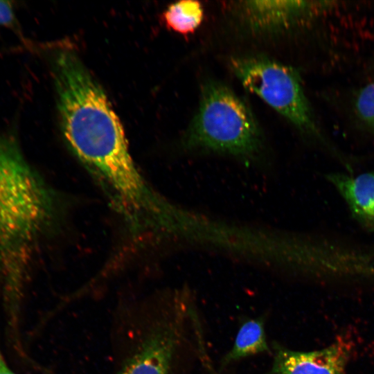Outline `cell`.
Instances as JSON below:
<instances>
[{
    "instance_id": "cell-1",
    "label": "cell",
    "mask_w": 374,
    "mask_h": 374,
    "mask_svg": "<svg viewBox=\"0 0 374 374\" xmlns=\"http://www.w3.org/2000/svg\"><path fill=\"white\" fill-rule=\"evenodd\" d=\"M54 79L61 128L71 151L101 184L117 211L132 213L148 208L154 190L136 168L105 93L71 50L56 55Z\"/></svg>"
},
{
    "instance_id": "cell-2",
    "label": "cell",
    "mask_w": 374,
    "mask_h": 374,
    "mask_svg": "<svg viewBox=\"0 0 374 374\" xmlns=\"http://www.w3.org/2000/svg\"><path fill=\"white\" fill-rule=\"evenodd\" d=\"M52 195L17 144L0 134V269L11 293L19 287L37 239L52 220Z\"/></svg>"
},
{
    "instance_id": "cell-3",
    "label": "cell",
    "mask_w": 374,
    "mask_h": 374,
    "mask_svg": "<svg viewBox=\"0 0 374 374\" xmlns=\"http://www.w3.org/2000/svg\"><path fill=\"white\" fill-rule=\"evenodd\" d=\"M186 148L229 155L257 163L264 150L258 123L245 102L224 84L202 89L197 112L184 137Z\"/></svg>"
},
{
    "instance_id": "cell-4",
    "label": "cell",
    "mask_w": 374,
    "mask_h": 374,
    "mask_svg": "<svg viewBox=\"0 0 374 374\" xmlns=\"http://www.w3.org/2000/svg\"><path fill=\"white\" fill-rule=\"evenodd\" d=\"M231 67L243 87L302 133L324 143L296 70L260 55L235 57Z\"/></svg>"
},
{
    "instance_id": "cell-5",
    "label": "cell",
    "mask_w": 374,
    "mask_h": 374,
    "mask_svg": "<svg viewBox=\"0 0 374 374\" xmlns=\"http://www.w3.org/2000/svg\"><path fill=\"white\" fill-rule=\"evenodd\" d=\"M186 312L181 305L171 317L157 323L127 360L120 374H169L182 339Z\"/></svg>"
},
{
    "instance_id": "cell-6",
    "label": "cell",
    "mask_w": 374,
    "mask_h": 374,
    "mask_svg": "<svg viewBox=\"0 0 374 374\" xmlns=\"http://www.w3.org/2000/svg\"><path fill=\"white\" fill-rule=\"evenodd\" d=\"M271 366L265 374H346L349 349L340 342L309 352L273 345Z\"/></svg>"
},
{
    "instance_id": "cell-7",
    "label": "cell",
    "mask_w": 374,
    "mask_h": 374,
    "mask_svg": "<svg viewBox=\"0 0 374 374\" xmlns=\"http://www.w3.org/2000/svg\"><path fill=\"white\" fill-rule=\"evenodd\" d=\"M326 6L324 2L251 1L240 2L239 10L251 27L265 32L292 26Z\"/></svg>"
},
{
    "instance_id": "cell-8",
    "label": "cell",
    "mask_w": 374,
    "mask_h": 374,
    "mask_svg": "<svg viewBox=\"0 0 374 374\" xmlns=\"http://www.w3.org/2000/svg\"><path fill=\"white\" fill-rule=\"evenodd\" d=\"M329 179L356 220L374 231V172L335 173Z\"/></svg>"
},
{
    "instance_id": "cell-9",
    "label": "cell",
    "mask_w": 374,
    "mask_h": 374,
    "mask_svg": "<svg viewBox=\"0 0 374 374\" xmlns=\"http://www.w3.org/2000/svg\"><path fill=\"white\" fill-rule=\"evenodd\" d=\"M270 352L262 318L246 320L238 331L231 350L223 357L224 367L238 360L255 355Z\"/></svg>"
},
{
    "instance_id": "cell-10",
    "label": "cell",
    "mask_w": 374,
    "mask_h": 374,
    "mask_svg": "<svg viewBox=\"0 0 374 374\" xmlns=\"http://www.w3.org/2000/svg\"><path fill=\"white\" fill-rule=\"evenodd\" d=\"M166 26L177 33H194L204 18L202 4L197 1H181L170 5L163 14Z\"/></svg>"
},
{
    "instance_id": "cell-11",
    "label": "cell",
    "mask_w": 374,
    "mask_h": 374,
    "mask_svg": "<svg viewBox=\"0 0 374 374\" xmlns=\"http://www.w3.org/2000/svg\"><path fill=\"white\" fill-rule=\"evenodd\" d=\"M355 109L363 125L374 132V83L359 91L355 100Z\"/></svg>"
},
{
    "instance_id": "cell-12",
    "label": "cell",
    "mask_w": 374,
    "mask_h": 374,
    "mask_svg": "<svg viewBox=\"0 0 374 374\" xmlns=\"http://www.w3.org/2000/svg\"><path fill=\"white\" fill-rule=\"evenodd\" d=\"M0 26L15 30L18 28V23L11 1H0Z\"/></svg>"
},
{
    "instance_id": "cell-13",
    "label": "cell",
    "mask_w": 374,
    "mask_h": 374,
    "mask_svg": "<svg viewBox=\"0 0 374 374\" xmlns=\"http://www.w3.org/2000/svg\"><path fill=\"white\" fill-rule=\"evenodd\" d=\"M0 374H17L8 366L1 350L0 349Z\"/></svg>"
}]
</instances>
